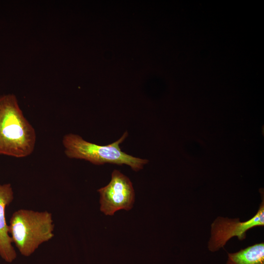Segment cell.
<instances>
[{"label":"cell","mask_w":264,"mask_h":264,"mask_svg":"<svg viewBox=\"0 0 264 264\" xmlns=\"http://www.w3.org/2000/svg\"><path fill=\"white\" fill-rule=\"evenodd\" d=\"M97 191L100 194V211L106 215L112 216L120 210L129 211L133 207L135 192L132 184L117 170L112 172L109 184Z\"/></svg>","instance_id":"5"},{"label":"cell","mask_w":264,"mask_h":264,"mask_svg":"<svg viewBox=\"0 0 264 264\" xmlns=\"http://www.w3.org/2000/svg\"><path fill=\"white\" fill-rule=\"evenodd\" d=\"M128 136L126 132L117 141L107 145H99L83 139L74 133H68L63 138L62 143L66 156L71 159H83L95 165L106 163L127 165L138 171L148 160L133 156L121 151L120 144Z\"/></svg>","instance_id":"3"},{"label":"cell","mask_w":264,"mask_h":264,"mask_svg":"<svg viewBox=\"0 0 264 264\" xmlns=\"http://www.w3.org/2000/svg\"><path fill=\"white\" fill-rule=\"evenodd\" d=\"M8 229L12 242L21 254L29 257L40 245L53 238L52 215L47 211L21 209L12 214Z\"/></svg>","instance_id":"2"},{"label":"cell","mask_w":264,"mask_h":264,"mask_svg":"<svg viewBox=\"0 0 264 264\" xmlns=\"http://www.w3.org/2000/svg\"><path fill=\"white\" fill-rule=\"evenodd\" d=\"M264 226V198L256 213L247 220L241 221L240 218L218 217L210 226V236L207 243L208 250L215 252L223 248L232 238L240 241L246 238V232L250 229Z\"/></svg>","instance_id":"4"},{"label":"cell","mask_w":264,"mask_h":264,"mask_svg":"<svg viewBox=\"0 0 264 264\" xmlns=\"http://www.w3.org/2000/svg\"><path fill=\"white\" fill-rule=\"evenodd\" d=\"M13 199L14 192L11 184H0V256L9 263L17 257L5 218L6 208Z\"/></svg>","instance_id":"6"},{"label":"cell","mask_w":264,"mask_h":264,"mask_svg":"<svg viewBox=\"0 0 264 264\" xmlns=\"http://www.w3.org/2000/svg\"><path fill=\"white\" fill-rule=\"evenodd\" d=\"M226 264H264V243H256L236 252L228 253Z\"/></svg>","instance_id":"7"},{"label":"cell","mask_w":264,"mask_h":264,"mask_svg":"<svg viewBox=\"0 0 264 264\" xmlns=\"http://www.w3.org/2000/svg\"><path fill=\"white\" fill-rule=\"evenodd\" d=\"M36 133L13 94L0 96V154L16 158L34 151Z\"/></svg>","instance_id":"1"}]
</instances>
